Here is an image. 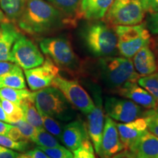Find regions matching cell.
<instances>
[{
  "instance_id": "6da1fadb",
  "label": "cell",
  "mask_w": 158,
  "mask_h": 158,
  "mask_svg": "<svg viewBox=\"0 0 158 158\" xmlns=\"http://www.w3.org/2000/svg\"><path fill=\"white\" fill-rule=\"evenodd\" d=\"M17 24L27 34L37 36L56 29L72 27L59 10L45 0H27Z\"/></svg>"
},
{
  "instance_id": "7a4b0ae2",
  "label": "cell",
  "mask_w": 158,
  "mask_h": 158,
  "mask_svg": "<svg viewBox=\"0 0 158 158\" xmlns=\"http://www.w3.org/2000/svg\"><path fill=\"white\" fill-rule=\"evenodd\" d=\"M95 72L106 87L116 91L128 82L138 81L141 77L130 59L123 56L100 57L95 63Z\"/></svg>"
},
{
  "instance_id": "3957f363",
  "label": "cell",
  "mask_w": 158,
  "mask_h": 158,
  "mask_svg": "<svg viewBox=\"0 0 158 158\" xmlns=\"http://www.w3.org/2000/svg\"><path fill=\"white\" fill-rule=\"evenodd\" d=\"M81 37L86 49L95 57L110 56L117 51V37L107 22L92 21L81 30Z\"/></svg>"
},
{
  "instance_id": "277c9868",
  "label": "cell",
  "mask_w": 158,
  "mask_h": 158,
  "mask_svg": "<svg viewBox=\"0 0 158 158\" xmlns=\"http://www.w3.org/2000/svg\"><path fill=\"white\" fill-rule=\"evenodd\" d=\"M36 108L40 115H45L62 122L72 121L76 110L58 89L48 86L31 93Z\"/></svg>"
},
{
  "instance_id": "5b68a950",
  "label": "cell",
  "mask_w": 158,
  "mask_h": 158,
  "mask_svg": "<svg viewBox=\"0 0 158 158\" xmlns=\"http://www.w3.org/2000/svg\"><path fill=\"white\" fill-rule=\"evenodd\" d=\"M114 31L117 37L118 51L125 58H133L140 49L151 43V34L145 23L133 26H115Z\"/></svg>"
},
{
  "instance_id": "8992f818",
  "label": "cell",
  "mask_w": 158,
  "mask_h": 158,
  "mask_svg": "<svg viewBox=\"0 0 158 158\" xmlns=\"http://www.w3.org/2000/svg\"><path fill=\"white\" fill-rule=\"evenodd\" d=\"M40 48L58 67L75 70L78 68V58L70 41L64 37H46L40 42Z\"/></svg>"
},
{
  "instance_id": "52a82bcc",
  "label": "cell",
  "mask_w": 158,
  "mask_h": 158,
  "mask_svg": "<svg viewBox=\"0 0 158 158\" xmlns=\"http://www.w3.org/2000/svg\"><path fill=\"white\" fill-rule=\"evenodd\" d=\"M51 86L58 89L69 102L84 114L88 115L94 108L93 99L77 81L64 78L58 74Z\"/></svg>"
},
{
  "instance_id": "ba28073f",
  "label": "cell",
  "mask_w": 158,
  "mask_h": 158,
  "mask_svg": "<svg viewBox=\"0 0 158 158\" xmlns=\"http://www.w3.org/2000/svg\"><path fill=\"white\" fill-rule=\"evenodd\" d=\"M145 14L141 0H130L122 5L112 4L104 18L111 25L133 26L142 23Z\"/></svg>"
},
{
  "instance_id": "9c48e42d",
  "label": "cell",
  "mask_w": 158,
  "mask_h": 158,
  "mask_svg": "<svg viewBox=\"0 0 158 158\" xmlns=\"http://www.w3.org/2000/svg\"><path fill=\"white\" fill-rule=\"evenodd\" d=\"M44 60V56L35 43L25 35H20L12 48L10 62L23 70H29L40 66Z\"/></svg>"
},
{
  "instance_id": "30bf717a",
  "label": "cell",
  "mask_w": 158,
  "mask_h": 158,
  "mask_svg": "<svg viewBox=\"0 0 158 158\" xmlns=\"http://www.w3.org/2000/svg\"><path fill=\"white\" fill-rule=\"evenodd\" d=\"M93 101L94 108L87 115L88 118V134L90 141L93 145L94 149L98 154L100 149V142L103 131L105 116L104 108L102 106V99L101 89L98 85H92L90 86Z\"/></svg>"
},
{
  "instance_id": "8fae6325",
  "label": "cell",
  "mask_w": 158,
  "mask_h": 158,
  "mask_svg": "<svg viewBox=\"0 0 158 158\" xmlns=\"http://www.w3.org/2000/svg\"><path fill=\"white\" fill-rule=\"evenodd\" d=\"M104 111L113 120L129 122L139 118L143 110L141 106L126 98L107 97L104 101Z\"/></svg>"
},
{
  "instance_id": "7c38bea8",
  "label": "cell",
  "mask_w": 158,
  "mask_h": 158,
  "mask_svg": "<svg viewBox=\"0 0 158 158\" xmlns=\"http://www.w3.org/2000/svg\"><path fill=\"white\" fill-rule=\"evenodd\" d=\"M59 67L48 57L40 66L24 70L27 82L31 90L37 91L51 86L53 80L59 74Z\"/></svg>"
},
{
  "instance_id": "4fadbf2b",
  "label": "cell",
  "mask_w": 158,
  "mask_h": 158,
  "mask_svg": "<svg viewBox=\"0 0 158 158\" xmlns=\"http://www.w3.org/2000/svg\"><path fill=\"white\" fill-rule=\"evenodd\" d=\"M124 149V147L120 139L116 123L106 115L98 155L100 158H111Z\"/></svg>"
},
{
  "instance_id": "5bb4252c",
  "label": "cell",
  "mask_w": 158,
  "mask_h": 158,
  "mask_svg": "<svg viewBox=\"0 0 158 158\" xmlns=\"http://www.w3.org/2000/svg\"><path fill=\"white\" fill-rule=\"evenodd\" d=\"M116 92L122 98L132 100L141 107L149 109L158 108V103L155 98L137 84V81L128 82L118 88Z\"/></svg>"
},
{
  "instance_id": "9a60e30c",
  "label": "cell",
  "mask_w": 158,
  "mask_h": 158,
  "mask_svg": "<svg viewBox=\"0 0 158 158\" xmlns=\"http://www.w3.org/2000/svg\"><path fill=\"white\" fill-rule=\"evenodd\" d=\"M89 138L88 131L84 122L74 120L64 126L60 141L68 149L73 152Z\"/></svg>"
},
{
  "instance_id": "2e32d148",
  "label": "cell",
  "mask_w": 158,
  "mask_h": 158,
  "mask_svg": "<svg viewBox=\"0 0 158 158\" xmlns=\"http://www.w3.org/2000/svg\"><path fill=\"white\" fill-rule=\"evenodd\" d=\"M120 139L124 149H130L146 130L147 125L145 118L139 117L133 121L116 123Z\"/></svg>"
},
{
  "instance_id": "e0dca14e",
  "label": "cell",
  "mask_w": 158,
  "mask_h": 158,
  "mask_svg": "<svg viewBox=\"0 0 158 158\" xmlns=\"http://www.w3.org/2000/svg\"><path fill=\"white\" fill-rule=\"evenodd\" d=\"M21 35L14 23L6 21L0 24V62H10L13 44Z\"/></svg>"
},
{
  "instance_id": "ac0fdd59",
  "label": "cell",
  "mask_w": 158,
  "mask_h": 158,
  "mask_svg": "<svg viewBox=\"0 0 158 158\" xmlns=\"http://www.w3.org/2000/svg\"><path fill=\"white\" fill-rule=\"evenodd\" d=\"M133 58L134 69L140 76H149L155 73L158 70L156 56L149 45L140 49Z\"/></svg>"
},
{
  "instance_id": "d6986e66",
  "label": "cell",
  "mask_w": 158,
  "mask_h": 158,
  "mask_svg": "<svg viewBox=\"0 0 158 158\" xmlns=\"http://www.w3.org/2000/svg\"><path fill=\"white\" fill-rule=\"evenodd\" d=\"M129 150L135 158H158V137L146 130Z\"/></svg>"
},
{
  "instance_id": "ffe728a7",
  "label": "cell",
  "mask_w": 158,
  "mask_h": 158,
  "mask_svg": "<svg viewBox=\"0 0 158 158\" xmlns=\"http://www.w3.org/2000/svg\"><path fill=\"white\" fill-rule=\"evenodd\" d=\"M114 0H82L81 16L88 21H100L104 19Z\"/></svg>"
},
{
  "instance_id": "44dd1931",
  "label": "cell",
  "mask_w": 158,
  "mask_h": 158,
  "mask_svg": "<svg viewBox=\"0 0 158 158\" xmlns=\"http://www.w3.org/2000/svg\"><path fill=\"white\" fill-rule=\"evenodd\" d=\"M59 10L73 27L81 19V4L82 0H46Z\"/></svg>"
},
{
  "instance_id": "7402d4cb",
  "label": "cell",
  "mask_w": 158,
  "mask_h": 158,
  "mask_svg": "<svg viewBox=\"0 0 158 158\" xmlns=\"http://www.w3.org/2000/svg\"><path fill=\"white\" fill-rule=\"evenodd\" d=\"M4 87L23 89L27 88L22 68L15 64L9 73L0 76V89Z\"/></svg>"
},
{
  "instance_id": "603a6c76",
  "label": "cell",
  "mask_w": 158,
  "mask_h": 158,
  "mask_svg": "<svg viewBox=\"0 0 158 158\" xmlns=\"http://www.w3.org/2000/svg\"><path fill=\"white\" fill-rule=\"evenodd\" d=\"M26 2L27 0H0V7L7 21L17 23L24 9Z\"/></svg>"
},
{
  "instance_id": "cb8c5ba5",
  "label": "cell",
  "mask_w": 158,
  "mask_h": 158,
  "mask_svg": "<svg viewBox=\"0 0 158 158\" xmlns=\"http://www.w3.org/2000/svg\"><path fill=\"white\" fill-rule=\"evenodd\" d=\"M20 106L22 108L23 119L25 121H27L33 127H36L37 129L43 128L42 116L36 108L31 95L29 98L23 100Z\"/></svg>"
},
{
  "instance_id": "d4e9b609",
  "label": "cell",
  "mask_w": 158,
  "mask_h": 158,
  "mask_svg": "<svg viewBox=\"0 0 158 158\" xmlns=\"http://www.w3.org/2000/svg\"><path fill=\"white\" fill-rule=\"evenodd\" d=\"M31 92L27 89H19L8 87L0 89V98L9 100L19 106L23 100L29 98Z\"/></svg>"
},
{
  "instance_id": "484cf974",
  "label": "cell",
  "mask_w": 158,
  "mask_h": 158,
  "mask_svg": "<svg viewBox=\"0 0 158 158\" xmlns=\"http://www.w3.org/2000/svg\"><path fill=\"white\" fill-rule=\"evenodd\" d=\"M0 104L8 118L10 124H13L19 120L23 119V113L21 106L1 98Z\"/></svg>"
},
{
  "instance_id": "4316f807",
  "label": "cell",
  "mask_w": 158,
  "mask_h": 158,
  "mask_svg": "<svg viewBox=\"0 0 158 158\" xmlns=\"http://www.w3.org/2000/svg\"><path fill=\"white\" fill-rule=\"evenodd\" d=\"M31 141L36 143L37 147L51 148L60 146L57 138L46 131L44 128L37 129L36 134Z\"/></svg>"
},
{
  "instance_id": "83f0119b",
  "label": "cell",
  "mask_w": 158,
  "mask_h": 158,
  "mask_svg": "<svg viewBox=\"0 0 158 158\" xmlns=\"http://www.w3.org/2000/svg\"><path fill=\"white\" fill-rule=\"evenodd\" d=\"M138 84L148 91L158 103V73L140 77L138 79Z\"/></svg>"
},
{
  "instance_id": "f1b7e54d",
  "label": "cell",
  "mask_w": 158,
  "mask_h": 158,
  "mask_svg": "<svg viewBox=\"0 0 158 158\" xmlns=\"http://www.w3.org/2000/svg\"><path fill=\"white\" fill-rule=\"evenodd\" d=\"M41 116L43 119V128L60 141L64 126L59 123L56 118L45 115H41Z\"/></svg>"
},
{
  "instance_id": "f546056e",
  "label": "cell",
  "mask_w": 158,
  "mask_h": 158,
  "mask_svg": "<svg viewBox=\"0 0 158 158\" xmlns=\"http://www.w3.org/2000/svg\"><path fill=\"white\" fill-rule=\"evenodd\" d=\"M40 150L46 154L51 158H73V153L68 148H65L63 146L60 145L56 147H37Z\"/></svg>"
},
{
  "instance_id": "4dcf8cb0",
  "label": "cell",
  "mask_w": 158,
  "mask_h": 158,
  "mask_svg": "<svg viewBox=\"0 0 158 158\" xmlns=\"http://www.w3.org/2000/svg\"><path fill=\"white\" fill-rule=\"evenodd\" d=\"M0 145L16 152H23L29 147V141H14L7 136L0 135Z\"/></svg>"
},
{
  "instance_id": "1f68e13d",
  "label": "cell",
  "mask_w": 158,
  "mask_h": 158,
  "mask_svg": "<svg viewBox=\"0 0 158 158\" xmlns=\"http://www.w3.org/2000/svg\"><path fill=\"white\" fill-rule=\"evenodd\" d=\"M13 125H14L15 127H16L20 133H21V135H23V137L25 138L27 141H32L33 138L35 137V134L37 132V128L33 127L32 125H31L30 124H29L27 121H25L24 119H21L17 122L11 124Z\"/></svg>"
},
{
  "instance_id": "d6a6232c",
  "label": "cell",
  "mask_w": 158,
  "mask_h": 158,
  "mask_svg": "<svg viewBox=\"0 0 158 158\" xmlns=\"http://www.w3.org/2000/svg\"><path fill=\"white\" fill-rule=\"evenodd\" d=\"M143 118L147 122L148 130L158 137V108L148 110L143 114Z\"/></svg>"
},
{
  "instance_id": "836d02e7",
  "label": "cell",
  "mask_w": 158,
  "mask_h": 158,
  "mask_svg": "<svg viewBox=\"0 0 158 158\" xmlns=\"http://www.w3.org/2000/svg\"><path fill=\"white\" fill-rule=\"evenodd\" d=\"M73 158H96L93 145L89 138L84 141L80 147L73 151Z\"/></svg>"
},
{
  "instance_id": "e575fe53",
  "label": "cell",
  "mask_w": 158,
  "mask_h": 158,
  "mask_svg": "<svg viewBox=\"0 0 158 158\" xmlns=\"http://www.w3.org/2000/svg\"><path fill=\"white\" fill-rule=\"evenodd\" d=\"M145 24L150 34L158 36V11L148 13L146 18Z\"/></svg>"
},
{
  "instance_id": "d590c367",
  "label": "cell",
  "mask_w": 158,
  "mask_h": 158,
  "mask_svg": "<svg viewBox=\"0 0 158 158\" xmlns=\"http://www.w3.org/2000/svg\"><path fill=\"white\" fill-rule=\"evenodd\" d=\"M146 13H155L158 11V0H141Z\"/></svg>"
},
{
  "instance_id": "8d00e7d4",
  "label": "cell",
  "mask_w": 158,
  "mask_h": 158,
  "mask_svg": "<svg viewBox=\"0 0 158 158\" xmlns=\"http://www.w3.org/2000/svg\"><path fill=\"white\" fill-rule=\"evenodd\" d=\"M19 155L18 152L0 145V158H16Z\"/></svg>"
},
{
  "instance_id": "74e56055",
  "label": "cell",
  "mask_w": 158,
  "mask_h": 158,
  "mask_svg": "<svg viewBox=\"0 0 158 158\" xmlns=\"http://www.w3.org/2000/svg\"><path fill=\"white\" fill-rule=\"evenodd\" d=\"M15 65V64L14 62H9V61H1L0 62V76L9 73L14 68Z\"/></svg>"
},
{
  "instance_id": "f35d334b",
  "label": "cell",
  "mask_w": 158,
  "mask_h": 158,
  "mask_svg": "<svg viewBox=\"0 0 158 158\" xmlns=\"http://www.w3.org/2000/svg\"><path fill=\"white\" fill-rule=\"evenodd\" d=\"M26 154L31 158H51L44 152H43L42 150H40L37 147L34 149L29 150Z\"/></svg>"
},
{
  "instance_id": "ab89813d",
  "label": "cell",
  "mask_w": 158,
  "mask_h": 158,
  "mask_svg": "<svg viewBox=\"0 0 158 158\" xmlns=\"http://www.w3.org/2000/svg\"><path fill=\"white\" fill-rule=\"evenodd\" d=\"M13 127V124L0 121V135L7 136L8 137L10 132Z\"/></svg>"
},
{
  "instance_id": "60d3db41",
  "label": "cell",
  "mask_w": 158,
  "mask_h": 158,
  "mask_svg": "<svg viewBox=\"0 0 158 158\" xmlns=\"http://www.w3.org/2000/svg\"><path fill=\"white\" fill-rule=\"evenodd\" d=\"M111 158H135V156L129 149H124L113 156Z\"/></svg>"
},
{
  "instance_id": "b9f144b4",
  "label": "cell",
  "mask_w": 158,
  "mask_h": 158,
  "mask_svg": "<svg viewBox=\"0 0 158 158\" xmlns=\"http://www.w3.org/2000/svg\"><path fill=\"white\" fill-rule=\"evenodd\" d=\"M0 121L4 122H7V123H9L8 118H7V115H6L5 110H4L2 107L1 104H0Z\"/></svg>"
},
{
  "instance_id": "7bdbcfd3",
  "label": "cell",
  "mask_w": 158,
  "mask_h": 158,
  "mask_svg": "<svg viewBox=\"0 0 158 158\" xmlns=\"http://www.w3.org/2000/svg\"><path fill=\"white\" fill-rule=\"evenodd\" d=\"M154 48H155V51L156 56H157V61H158V36H157L154 40Z\"/></svg>"
},
{
  "instance_id": "ee69618b",
  "label": "cell",
  "mask_w": 158,
  "mask_h": 158,
  "mask_svg": "<svg viewBox=\"0 0 158 158\" xmlns=\"http://www.w3.org/2000/svg\"><path fill=\"white\" fill-rule=\"evenodd\" d=\"M7 21V20L6 19L5 13H4V12L2 11V8H0V24H1L2 22H4V21Z\"/></svg>"
},
{
  "instance_id": "f6af8a7d",
  "label": "cell",
  "mask_w": 158,
  "mask_h": 158,
  "mask_svg": "<svg viewBox=\"0 0 158 158\" xmlns=\"http://www.w3.org/2000/svg\"><path fill=\"white\" fill-rule=\"evenodd\" d=\"M130 0H114V4H116V5H122V4L127 3Z\"/></svg>"
},
{
  "instance_id": "bcb514c9",
  "label": "cell",
  "mask_w": 158,
  "mask_h": 158,
  "mask_svg": "<svg viewBox=\"0 0 158 158\" xmlns=\"http://www.w3.org/2000/svg\"><path fill=\"white\" fill-rule=\"evenodd\" d=\"M16 158H31V157H29V155H27V154H22V155H21V154H20V155L18 156Z\"/></svg>"
}]
</instances>
